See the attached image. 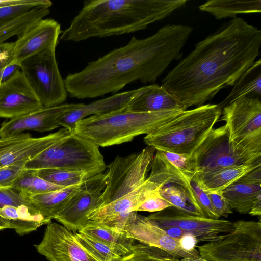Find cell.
<instances>
[{"mask_svg": "<svg viewBox=\"0 0 261 261\" xmlns=\"http://www.w3.org/2000/svg\"><path fill=\"white\" fill-rule=\"evenodd\" d=\"M261 31L240 17L198 42L162 80V86L187 109L232 86L259 54Z\"/></svg>", "mask_w": 261, "mask_h": 261, "instance_id": "cell-1", "label": "cell"}, {"mask_svg": "<svg viewBox=\"0 0 261 261\" xmlns=\"http://www.w3.org/2000/svg\"><path fill=\"white\" fill-rule=\"evenodd\" d=\"M193 28L168 24L144 39L133 36L125 45L89 62L64 79L67 93L77 99L115 93L136 81L153 83L170 64L180 58Z\"/></svg>", "mask_w": 261, "mask_h": 261, "instance_id": "cell-2", "label": "cell"}, {"mask_svg": "<svg viewBox=\"0 0 261 261\" xmlns=\"http://www.w3.org/2000/svg\"><path fill=\"white\" fill-rule=\"evenodd\" d=\"M187 0H90L62 31L60 40L79 42L146 29L184 7Z\"/></svg>", "mask_w": 261, "mask_h": 261, "instance_id": "cell-3", "label": "cell"}, {"mask_svg": "<svg viewBox=\"0 0 261 261\" xmlns=\"http://www.w3.org/2000/svg\"><path fill=\"white\" fill-rule=\"evenodd\" d=\"M184 111L139 112L129 111L125 107L83 119L76 123L73 132L99 147L119 145L130 142L139 135L149 134Z\"/></svg>", "mask_w": 261, "mask_h": 261, "instance_id": "cell-4", "label": "cell"}, {"mask_svg": "<svg viewBox=\"0 0 261 261\" xmlns=\"http://www.w3.org/2000/svg\"><path fill=\"white\" fill-rule=\"evenodd\" d=\"M219 104H206L185 110L146 135L144 141L155 150L191 154L219 119Z\"/></svg>", "mask_w": 261, "mask_h": 261, "instance_id": "cell-5", "label": "cell"}, {"mask_svg": "<svg viewBox=\"0 0 261 261\" xmlns=\"http://www.w3.org/2000/svg\"><path fill=\"white\" fill-rule=\"evenodd\" d=\"M99 147L88 139L71 132L29 160L25 168L83 171L95 175L104 172L107 167Z\"/></svg>", "mask_w": 261, "mask_h": 261, "instance_id": "cell-6", "label": "cell"}, {"mask_svg": "<svg viewBox=\"0 0 261 261\" xmlns=\"http://www.w3.org/2000/svg\"><path fill=\"white\" fill-rule=\"evenodd\" d=\"M155 151L147 146L139 153L117 156L107 166L106 186L97 208L124 199L139 188L146 179Z\"/></svg>", "mask_w": 261, "mask_h": 261, "instance_id": "cell-7", "label": "cell"}, {"mask_svg": "<svg viewBox=\"0 0 261 261\" xmlns=\"http://www.w3.org/2000/svg\"><path fill=\"white\" fill-rule=\"evenodd\" d=\"M234 230L218 241L198 246L200 256L211 261H261V222L239 220Z\"/></svg>", "mask_w": 261, "mask_h": 261, "instance_id": "cell-8", "label": "cell"}, {"mask_svg": "<svg viewBox=\"0 0 261 261\" xmlns=\"http://www.w3.org/2000/svg\"><path fill=\"white\" fill-rule=\"evenodd\" d=\"M191 155L198 172H202L249 165L260 160L261 153L246 149L230 142L229 132L225 124L213 128Z\"/></svg>", "mask_w": 261, "mask_h": 261, "instance_id": "cell-9", "label": "cell"}, {"mask_svg": "<svg viewBox=\"0 0 261 261\" xmlns=\"http://www.w3.org/2000/svg\"><path fill=\"white\" fill-rule=\"evenodd\" d=\"M49 48L24 60L20 70L43 108L63 104L67 97L64 80L59 71L55 50Z\"/></svg>", "mask_w": 261, "mask_h": 261, "instance_id": "cell-10", "label": "cell"}, {"mask_svg": "<svg viewBox=\"0 0 261 261\" xmlns=\"http://www.w3.org/2000/svg\"><path fill=\"white\" fill-rule=\"evenodd\" d=\"M221 121L225 122L230 142L246 149L261 153L260 99L242 97L222 109Z\"/></svg>", "mask_w": 261, "mask_h": 261, "instance_id": "cell-11", "label": "cell"}, {"mask_svg": "<svg viewBox=\"0 0 261 261\" xmlns=\"http://www.w3.org/2000/svg\"><path fill=\"white\" fill-rule=\"evenodd\" d=\"M147 217L162 228L177 227L193 235L199 242H213L222 239L234 230L233 222L185 213L172 206L154 212Z\"/></svg>", "mask_w": 261, "mask_h": 261, "instance_id": "cell-12", "label": "cell"}, {"mask_svg": "<svg viewBox=\"0 0 261 261\" xmlns=\"http://www.w3.org/2000/svg\"><path fill=\"white\" fill-rule=\"evenodd\" d=\"M106 173H98L81 184L62 211L54 219L73 232L80 230L96 209L105 188Z\"/></svg>", "mask_w": 261, "mask_h": 261, "instance_id": "cell-13", "label": "cell"}, {"mask_svg": "<svg viewBox=\"0 0 261 261\" xmlns=\"http://www.w3.org/2000/svg\"><path fill=\"white\" fill-rule=\"evenodd\" d=\"M122 232L134 241L165 250L178 259L201 257L196 249L192 251L185 250L178 240L170 237L155 221L136 211L129 215Z\"/></svg>", "mask_w": 261, "mask_h": 261, "instance_id": "cell-14", "label": "cell"}, {"mask_svg": "<svg viewBox=\"0 0 261 261\" xmlns=\"http://www.w3.org/2000/svg\"><path fill=\"white\" fill-rule=\"evenodd\" d=\"M34 246L48 261H99L81 244L74 232L56 223L47 224L41 241Z\"/></svg>", "mask_w": 261, "mask_h": 261, "instance_id": "cell-15", "label": "cell"}, {"mask_svg": "<svg viewBox=\"0 0 261 261\" xmlns=\"http://www.w3.org/2000/svg\"><path fill=\"white\" fill-rule=\"evenodd\" d=\"M20 70L0 84V118L12 119L42 108Z\"/></svg>", "mask_w": 261, "mask_h": 261, "instance_id": "cell-16", "label": "cell"}, {"mask_svg": "<svg viewBox=\"0 0 261 261\" xmlns=\"http://www.w3.org/2000/svg\"><path fill=\"white\" fill-rule=\"evenodd\" d=\"M71 133L63 128L40 137L24 133L0 137V169L18 161L30 160Z\"/></svg>", "mask_w": 261, "mask_h": 261, "instance_id": "cell-17", "label": "cell"}, {"mask_svg": "<svg viewBox=\"0 0 261 261\" xmlns=\"http://www.w3.org/2000/svg\"><path fill=\"white\" fill-rule=\"evenodd\" d=\"M62 32L61 25L51 18H43L30 24L14 42L13 59L10 64L20 65L32 56L56 47Z\"/></svg>", "mask_w": 261, "mask_h": 261, "instance_id": "cell-18", "label": "cell"}, {"mask_svg": "<svg viewBox=\"0 0 261 261\" xmlns=\"http://www.w3.org/2000/svg\"><path fill=\"white\" fill-rule=\"evenodd\" d=\"M83 103H63L49 107L42 108L21 117L10 119L2 123L0 127V137L11 136L26 130L40 133L50 131L58 128L57 119Z\"/></svg>", "mask_w": 261, "mask_h": 261, "instance_id": "cell-19", "label": "cell"}, {"mask_svg": "<svg viewBox=\"0 0 261 261\" xmlns=\"http://www.w3.org/2000/svg\"><path fill=\"white\" fill-rule=\"evenodd\" d=\"M144 87L137 89L114 94L79 108L62 115L57 119L60 126L73 132L76 123L79 121L93 115H101L126 107L131 100L139 95Z\"/></svg>", "mask_w": 261, "mask_h": 261, "instance_id": "cell-20", "label": "cell"}, {"mask_svg": "<svg viewBox=\"0 0 261 261\" xmlns=\"http://www.w3.org/2000/svg\"><path fill=\"white\" fill-rule=\"evenodd\" d=\"M130 111L156 112L169 110H187L186 107L162 85L144 86L142 91L126 107Z\"/></svg>", "mask_w": 261, "mask_h": 261, "instance_id": "cell-21", "label": "cell"}, {"mask_svg": "<svg viewBox=\"0 0 261 261\" xmlns=\"http://www.w3.org/2000/svg\"><path fill=\"white\" fill-rule=\"evenodd\" d=\"M261 166L260 160L249 165L233 166L198 172L193 177L200 187L207 193L221 192L250 171Z\"/></svg>", "mask_w": 261, "mask_h": 261, "instance_id": "cell-22", "label": "cell"}, {"mask_svg": "<svg viewBox=\"0 0 261 261\" xmlns=\"http://www.w3.org/2000/svg\"><path fill=\"white\" fill-rule=\"evenodd\" d=\"M232 89L226 97L219 103L222 108L242 97L260 99L261 60L254 62L240 76L232 86Z\"/></svg>", "mask_w": 261, "mask_h": 261, "instance_id": "cell-23", "label": "cell"}, {"mask_svg": "<svg viewBox=\"0 0 261 261\" xmlns=\"http://www.w3.org/2000/svg\"><path fill=\"white\" fill-rule=\"evenodd\" d=\"M80 185L29 196V198L37 211L45 218L51 220L62 211Z\"/></svg>", "mask_w": 261, "mask_h": 261, "instance_id": "cell-24", "label": "cell"}, {"mask_svg": "<svg viewBox=\"0 0 261 261\" xmlns=\"http://www.w3.org/2000/svg\"><path fill=\"white\" fill-rule=\"evenodd\" d=\"M200 10L208 12L217 19L236 18L240 14L261 12V1L210 0L199 7Z\"/></svg>", "mask_w": 261, "mask_h": 261, "instance_id": "cell-25", "label": "cell"}, {"mask_svg": "<svg viewBox=\"0 0 261 261\" xmlns=\"http://www.w3.org/2000/svg\"><path fill=\"white\" fill-rule=\"evenodd\" d=\"M221 193L231 209L240 214H248L254 201L261 195V184L250 185L237 181Z\"/></svg>", "mask_w": 261, "mask_h": 261, "instance_id": "cell-26", "label": "cell"}, {"mask_svg": "<svg viewBox=\"0 0 261 261\" xmlns=\"http://www.w3.org/2000/svg\"><path fill=\"white\" fill-rule=\"evenodd\" d=\"M80 232L118 249L125 255L129 253L134 240L98 221L89 220Z\"/></svg>", "mask_w": 261, "mask_h": 261, "instance_id": "cell-27", "label": "cell"}, {"mask_svg": "<svg viewBox=\"0 0 261 261\" xmlns=\"http://www.w3.org/2000/svg\"><path fill=\"white\" fill-rule=\"evenodd\" d=\"M28 196L36 195L66 188L53 184L38 175L36 170L26 169L11 187Z\"/></svg>", "mask_w": 261, "mask_h": 261, "instance_id": "cell-28", "label": "cell"}, {"mask_svg": "<svg viewBox=\"0 0 261 261\" xmlns=\"http://www.w3.org/2000/svg\"><path fill=\"white\" fill-rule=\"evenodd\" d=\"M81 244L99 261H118L125 255L121 251L112 247L91 236L80 232H74Z\"/></svg>", "mask_w": 261, "mask_h": 261, "instance_id": "cell-29", "label": "cell"}, {"mask_svg": "<svg viewBox=\"0 0 261 261\" xmlns=\"http://www.w3.org/2000/svg\"><path fill=\"white\" fill-rule=\"evenodd\" d=\"M37 171L38 175L41 178L53 184L63 187L80 185L94 176L83 171L45 169Z\"/></svg>", "mask_w": 261, "mask_h": 261, "instance_id": "cell-30", "label": "cell"}, {"mask_svg": "<svg viewBox=\"0 0 261 261\" xmlns=\"http://www.w3.org/2000/svg\"><path fill=\"white\" fill-rule=\"evenodd\" d=\"M159 192L172 207L190 215L201 216L182 186L175 184H168L162 188Z\"/></svg>", "mask_w": 261, "mask_h": 261, "instance_id": "cell-31", "label": "cell"}, {"mask_svg": "<svg viewBox=\"0 0 261 261\" xmlns=\"http://www.w3.org/2000/svg\"><path fill=\"white\" fill-rule=\"evenodd\" d=\"M118 261H179L168 252L141 243L133 244L130 252Z\"/></svg>", "mask_w": 261, "mask_h": 261, "instance_id": "cell-32", "label": "cell"}, {"mask_svg": "<svg viewBox=\"0 0 261 261\" xmlns=\"http://www.w3.org/2000/svg\"><path fill=\"white\" fill-rule=\"evenodd\" d=\"M49 0H30L29 2L0 7V28L24 15L32 9L40 6L50 7Z\"/></svg>", "mask_w": 261, "mask_h": 261, "instance_id": "cell-33", "label": "cell"}, {"mask_svg": "<svg viewBox=\"0 0 261 261\" xmlns=\"http://www.w3.org/2000/svg\"><path fill=\"white\" fill-rule=\"evenodd\" d=\"M171 165L176 168L183 175L192 179L198 172L195 163L191 155L156 150Z\"/></svg>", "mask_w": 261, "mask_h": 261, "instance_id": "cell-34", "label": "cell"}, {"mask_svg": "<svg viewBox=\"0 0 261 261\" xmlns=\"http://www.w3.org/2000/svg\"><path fill=\"white\" fill-rule=\"evenodd\" d=\"M6 206L34 207L29 200V196L22 192L13 188H0V208Z\"/></svg>", "mask_w": 261, "mask_h": 261, "instance_id": "cell-35", "label": "cell"}, {"mask_svg": "<svg viewBox=\"0 0 261 261\" xmlns=\"http://www.w3.org/2000/svg\"><path fill=\"white\" fill-rule=\"evenodd\" d=\"M191 186L201 216L211 219H219L220 217L214 211L208 193L200 187L193 177L191 181Z\"/></svg>", "mask_w": 261, "mask_h": 261, "instance_id": "cell-36", "label": "cell"}, {"mask_svg": "<svg viewBox=\"0 0 261 261\" xmlns=\"http://www.w3.org/2000/svg\"><path fill=\"white\" fill-rule=\"evenodd\" d=\"M29 160L20 161L0 169V188H11L21 174L27 169Z\"/></svg>", "mask_w": 261, "mask_h": 261, "instance_id": "cell-37", "label": "cell"}, {"mask_svg": "<svg viewBox=\"0 0 261 261\" xmlns=\"http://www.w3.org/2000/svg\"><path fill=\"white\" fill-rule=\"evenodd\" d=\"M171 206V204L164 199L160 195L159 191H158L147 197L138 207L136 211H146L154 213Z\"/></svg>", "mask_w": 261, "mask_h": 261, "instance_id": "cell-38", "label": "cell"}, {"mask_svg": "<svg viewBox=\"0 0 261 261\" xmlns=\"http://www.w3.org/2000/svg\"><path fill=\"white\" fill-rule=\"evenodd\" d=\"M208 194L214 211L220 218L227 217L233 213L221 192H211Z\"/></svg>", "mask_w": 261, "mask_h": 261, "instance_id": "cell-39", "label": "cell"}, {"mask_svg": "<svg viewBox=\"0 0 261 261\" xmlns=\"http://www.w3.org/2000/svg\"><path fill=\"white\" fill-rule=\"evenodd\" d=\"M14 43L2 42L0 43V69H3L10 64L13 59Z\"/></svg>", "mask_w": 261, "mask_h": 261, "instance_id": "cell-40", "label": "cell"}, {"mask_svg": "<svg viewBox=\"0 0 261 261\" xmlns=\"http://www.w3.org/2000/svg\"><path fill=\"white\" fill-rule=\"evenodd\" d=\"M237 181L250 185L261 184V166L250 171Z\"/></svg>", "mask_w": 261, "mask_h": 261, "instance_id": "cell-41", "label": "cell"}, {"mask_svg": "<svg viewBox=\"0 0 261 261\" xmlns=\"http://www.w3.org/2000/svg\"><path fill=\"white\" fill-rule=\"evenodd\" d=\"M178 242L181 247L187 251L196 249L195 247L198 243L196 238L191 233L184 234L178 240Z\"/></svg>", "mask_w": 261, "mask_h": 261, "instance_id": "cell-42", "label": "cell"}, {"mask_svg": "<svg viewBox=\"0 0 261 261\" xmlns=\"http://www.w3.org/2000/svg\"><path fill=\"white\" fill-rule=\"evenodd\" d=\"M20 70V66L17 64H9L5 67L2 71L1 82L10 78L15 72Z\"/></svg>", "mask_w": 261, "mask_h": 261, "instance_id": "cell-43", "label": "cell"}, {"mask_svg": "<svg viewBox=\"0 0 261 261\" xmlns=\"http://www.w3.org/2000/svg\"><path fill=\"white\" fill-rule=\"evenodd\" d=\"M164 229L170 237L178 241L184 234L188 233L177 227H169Z\"/></svg>", "mask_w": 261, "mask_h": 261, "instance_id": "cell-44", "label": "cell"}, {"mask_svg": "<svg viewBox=\"0 0 261 261\" xmlns=\"http://www.w3.org/2000/svg\"><path fill=\"white\" fill-rule=\"evenodd\" d=\"M250 215L260 217L261 215V195H259L254 201L249 212Z\"/></svg>", "mask_w": 261, "mask_h": 261, "instance_id": "cell-45", "label": "cell"}, {"mask_svg": "<svg viewBox=\"0 0 261 261\" xmlns=\"http://www.w3.org/2000/svg\"><path fill=\"white\" fill-rule=\"evenodd\" d=\"M30 1V0H0V7L24 4L29 2Z\"/></svg>", "mask_w": 261, "mask_h": 261, "instance_id": "cell-46", "label": "cell"}, {"mask_svg": "<svg viewBox=\"0 0 261 261\" xmlns=\"http://www.w3.org/2000/svg\"><path fill=\"white\" fill-rule=\"evenodd\" d=\"M10 228L9 221L0 216V231Z\"/></svg>", "mask_w": 261, "mask_h": 261, "instance_id": "cell-47", "label": "cell"}, {"mask_svg": "<svg viewBox=\"0 0 261 261\" xmlns=\"http://www.w3.org/2000/svg\"><path fill=\"white\" fill-rule=\"evenodd\" d=\"M179 261H211V260H206V259L202 258L201 257H200V258H196V259L182 258Z\"/></svg>", "mask_w": 261, "mask_h": 261, "instance_id": "cell-48", "label": "cell"}, {"mask_svg": "<svg viewBox=\"0 0 261 261\" xmlns=\"http://www.w3.org/2000/svg\"><path fill=\"white\" fill-rule=\"evenodd\" d=\"M2 71H3V69H0V84L1 83V77H2Z\"/></svg>", "mask_w": 261, "mask_h": 261, "instance_id": "cell-49", "label": "cell"}]
</instances>
